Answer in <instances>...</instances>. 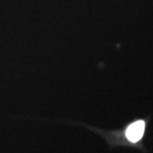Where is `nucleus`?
Instances as JSON below:
<instances>
[{
    "label": "nucleus",
    "instance_id": "1",
    "mask_svg": "<svg viewBox=\"0 0 153 153\" xmlns=\"http://www.w3.org/2000/svg\"><path fill=\"white\" fill-rule=\"evenodd\" d=\"M146 131V122L144 120H137L131 123L126 128L125 136L131 143L139 142L144 136Z\"/></svg>",
    "mask_w": 153,
    "mask_h": 153
}]
</instances>
